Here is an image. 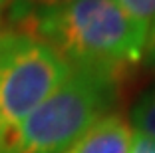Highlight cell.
Wrapping results in <instances>:
<instances>
[{
  "instance_id": "6da1fadb",
  "label": "cell",
  "mask_w": 155,
  "mask_h": 153,
  "mask_svg": "<svg viewBox=\"0 0 155 153\" xmlns=\"http://www.w3.org/2000/svg\"><path fill=\"white\" fill-rule=\"evenodd\" d=\"M78 72L115 84L143 62L145 40L115 0H76L36 18L28 30Z\"/></svg>"
},
{
  "instance_id": "7a4b0ae2",
  "label": "cell",
  "mask_w": 155,
  "mask_h": 153,
  "mask_svg": "<svg viewBox=\"0 0 155 153\" xmlns=\"http://www.w3.org/2000/svg\"><path fill=\"white\" fill-rule=\"evenodd\" d=\"M117 86L96 74L74 70L8 137L4 153H64L110 113Z\"/></svg>"
},
{
  "instance_id": "3957f363",
  "label": "cell",
  "mask_w": 155,
  "mask_h": 153,
  "mask_svg": "<svg viewBox=\"0 0 155 153\" xmlns=\"http://www.w3.org/2000/svg\"><path fill=\"white\" fill-rule=\"evenodd\" d=\"M72 72V66L38 36L0 26V119L4 145Z\"/></svg>"
},
{
  "instance_id": "277c9868",
  "label": "cell",
  "mask_w": 155,
  "mask_h": 153,
  "mask_svg": "<svg viewBox=\"0 0 155 153\" xmlns=\"http://www.w3.org/2000/svg\"><path fill=\"white\" fill-rule=\"evenodd\" d=\"M131 137V123L117 113H107L64 153H129Z\"/></svg>"
},
{
  "instance_id": "5b68a950",
  "label": "cell",
  "mask_w": 155,
  "mask_h": 153,
  "mask_svg": "<svg viewBox=\"0 0 155 153\" xmlns=\"http://www.w3.org/2000/svg\"><path fill=\"white\" fill-rule=\"evenodd\" d=\"M76 0H12L6 12V26L16 30H28V26L36 18L48 12L72 4Z\"/></svg>"
},
{
  "instance_id": "8992f818",
  "label": "cell",
  "mask_w": 155,
  "mask_h": 153,
  "mask_svg": "<svg viewBox=\"0 0 155 153\" xmlns=\"http://www.w3.org/2000/svg\"><path fill=\"white\" fill-rule=\"evenodd\" d=\"M131 127L155 139V88L147 90L131 109Z\"/></svg>"
},
{
  "instance_id": "52a82bcc",
  "label": "cell",
  "mask_w": 155,
  "mask_h": 153,
  "mask_svg": "<svg viewBox=\"0 0 155 153\" xmlns=\"http://www.w3.org/2000/svg\"><path fill=\"white\" fill-rule=\"evenodd\" d=\"M115 4L127 14L137 30L147 38L155 22V0H115Z\"/></svg>"
},
{
  "instance_id": "ba28073f",
  "label": "cell",
  "mask_w": 155,
  "mask_h": 153,
  "mask_svg": "<svg viewBox=\"0 0 155 153\" xmlns=\"http://www.w3.org/2000/svg\"><path fill=\"white\" fill-rule=\"evenodd\" d=\"M129 153H155V139L149 137V135H145V133L133 131Z\"/></svg>"
},
{
  "instance_id": "9c48e42d",
  "label": "cell",
  "mask_w": 155,
  "mask_h": 153,
  "mask_svg": "<svg viewBox=\"0 0 155 153\" xmlns=\"http://www.w3.org/2000/svg\"><path fill=\"white\" fill-rule=\"evenodd\" d=\"M147 68H153L155 70V22L151 26L149 34H147V40H145V50H143V62Z\"/></svg>"
},
{
  "instance_id": "30bf717a",
  "label": "cell",
  "mask_w": 155,
  "mask_h": 153,
  "mask_svg": "<svg viewBox=\"0 0 155 153\" xmlns=\"http://www.w3.org/2000/svg\"><path fill=\"white\" fill-rule=\"evenodd\" d=\"M10 2H12V0H0V26H2V22H4V18H6Z\"/></svg>"
},
{
  "instance_id": "8fae6325",
  "label": "cell",
  "mask_w": 155,
  "mask_h": 153,
  "mask_svg": "<svg viewBox=\"0 0 155 153\" xmlns=\"http://www.w3.org/2000/svg\"><path fill=\"white\" fill-rule=\"evenodd\" d=\"M0 153H4V129H2V119H0Z\"/></svg>"
}]
</instances>
